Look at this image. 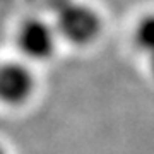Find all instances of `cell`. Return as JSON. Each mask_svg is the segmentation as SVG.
<instances>
[{"mask_svg":"<svg viewBox=\"0 0 154 154\" xmlns=\"http://www.w3.org/2000/svg\"><path fill=\"white\" fill-rule=\"evenodd\" d=\"M53 28L57 36L75 46H88L98 39L103 29V21L94 7L69 0L55 12Z\"/></svg>","mask_w":154,"mask_h":154,"instance_id":"1","label":"cell"},{"mask_svg":"<svg viewBox=\"0 0 154 154\" xmlns=\"http://www.w3.org/2000/svg\"><path fill=\"white\" fill-rule=\"evenodd\" d=\"M17 46L24 57L43 62L53 57L57 48L55 28L41 17H29L17 29Z\"/></svg>","mask_w":154,"mask_h":154,"instance_id":"2","label":"cell"},{"mask_svg":"<svg viewBox=\"0 0 154 154\" xmlns=\"http://www.w3.org/2000/svg\"><path fill=\"white\" fill-rule=\"evenodd\" d=\"M36 88V79L28 65L19 62L0 63V103L21 106L28 103Z\"/></svg>","mask_w":154,"mask_h":154,"instance_id":"3","label":"cell"},{"mask_svg":"<svg viewBox=\"0 0 154 154\" xmlns=\"http://www.w3.org/2000/svg\"><path fill=\"white\" fill-rule=\"evenodd\" d=\"M134 41L146 57L154 55V12L139 19L134 31Z\"/></svg>","mask_w":154,"mask_h":154,"instance_id":"4","label":"cell"},{"mask_svg":"<svg viewBox=\"0 0 154 154\" xmlns=\"http://www.w3.org/2000/svg\"><path fill=\"white\" fill-rule=\"evenodd\" d=\"M29 4L38 9V11H45V12H53L55 14L62 5H65L69 0H28Z\"/></svg>","mask_w":154,"mask_h":154,"instance_id":"5","label":"cell"},{"mask_svg":"<svg viewBox=\"0 0 154 154\" xmlns=\"http://www.w3.org/2000/svg\"><path fill=\"white\" fill-rule=\"evenodd\" d=\"M147 60H149V72H151V75L154 79V55L147 57Z\"/></svg>","mask_w":154,"mask_h":154,"instance_id":"6","label":"cell"},{"mask_svg":"<svg viewBox=\"0 0 154 154\" xmlns=\"http://www.w3.org/2000/svg\"><path fill=\"white\" fill-rule=\"evenodd\" d=\"M0 154H9V152H7L5 149H4V147H2V146H0Z\"/></svg>","mask_w":154,"mask_h":154,"instance_id":"7","label":"cell"}]
</instances>
